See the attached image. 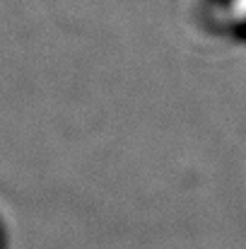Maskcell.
Here are the masks:
<instances>
[{"instance_id": "cell-1", "label": "cell", "mask_w": 246, "mask_h": 249, "mask_svg": "<svg viewBox=\"0 0 246 249\" xmlns=\"http://www.w3.org/2000/svg\"><path fill=\"white\" fill-rule=\"evenodd\" d=\"M239 2H242V7H244V10H246V0H239Z\"/></svg>"}]
</instances>
